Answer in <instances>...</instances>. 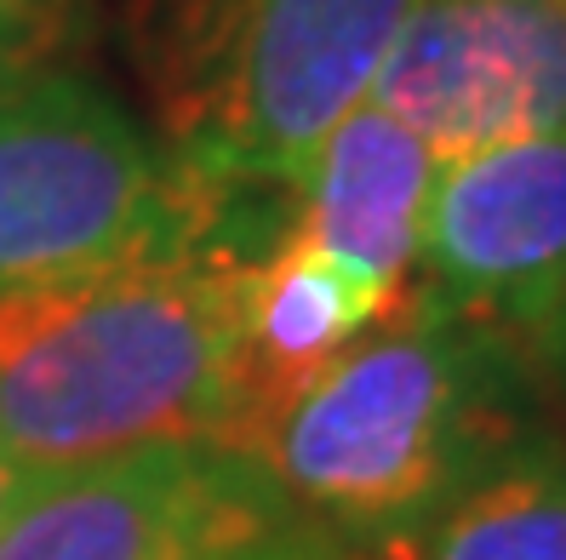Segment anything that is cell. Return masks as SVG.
Wrapping results in <instances>:
<instances>
[{
	"mask_svg": "<svg viewBox=\"0 0 566 560\" xmlns=\"http://www.w3.org/2000/svg\"><path fill=\"white\" fill-rule=\"evenodd\" d=\"M510 355L418 286L247 441L281 509L407 538L515 446Z\"/></svg>",
	"mask_w": 566,
	"mask_h": 560,
	"instance_id": "cell-2",
	"label": "cell"
},
{
	"mask_svg": "<svg viewBox=\"0 0 566 560\" xmlns=\"http://www.w3.org/2000/svg\"><path fill=\"white\" fill-rule=\"evenodd\" d=\"M247 263L201 241L0 292V452L23 475L172 441L241 452Z\"/></svg>",
	"mask_w": 566,
	"mask_h": 560,
	"instance_id": "cell-1",
	"label": "cell"
},
{
	"mask_svg": "<svg viewBox=\"0 0 566 560\" xmlns=\"http://www.w3.org/2000/svg\"><path fill=\"white\" fill-rule=\"evenodd\" d=\"M86 0H0V92L52 70V57L75 41Z\"/></svg>",
	"mask_w": 566,
	"mask_h": 560,
	"instance_id": "cell-11",
	"label": "cell"
},
{
	"mask_svg": "<svg viewBox=\"0 0 566 560\" xmlns=\"http://www.w3.org/2000/svg\"><path fill=\"white\" fill-rule=\"evenodd\" d=\"M373 104L441 167L566 131V0H412Z\"/></svg>",
	"mask_w": 566,
	"mask_h": 560,
	"instance_id": "cell-7",
	"label": "cell"
},
{
	"mask_svg": "<svg viewBox=\"0 0 566 560\" xmlns=\"http://www.w3.org/2000/svg\"><path fill=\"white\" fill-rule=\"evenodd\" d=\"M23 486H29V475L12 464L7 452H0V520H7V509L18 504V492H23Z\"/></svg>",
	"mask_w": 566,
	"mask_h": 560,
	"instance_id": "cell-12",
	"label": "cell"
},
{
	"mask_svg": "<svg viewBox=\"0 0 566 560\" xmlns=\"http://www.w3.org/2000/svg\"><path fill=\"white\" fill-rule=\"evenodd\" d=\"M412 286L515 355L544 349L566 309V131L441 167Z\"/></svg>",
	"mask_w": 566,
	"mask_h": 560,
	"instance_id": "cell-6",
	"label": "cell"
},
{
	"mask_svg": "<svg viewBox=\"0 0 566 560\" xmlns=\"http://www.w3.org/2000/svg\"><path fill=\"white\" fill-rule=\"evenodd\" d=\"M538 355H549V360H555V367L566 372V309H560V320L549 326V338H544V349H538Z\"/></svg>",
	"mask_w": 566,
	"mask_h": 560,
	"instance_id": "cell-14",
	"label": "cell"
},
{
	"mask_svg": "<svg viewBox=\"0 0 566 560\" xmlns=\"http://www.w3.org/2000/svg\"><path fill=\"white\" fill-rule=\"evenodd\" d=\"M412 0H172V167L223 218L241 194H297L373 81Z\"/></svg>",
	"mask_w": 566,
	"mask_h": 560,
	"instance_id": "cell-3",
	"label": "cell"
},
{
	"mask_svg": "<svg viewBox=\"0 0 566 560\" xmlns=\"http://www.w3.org/2000/svg\"><path fill=\"white\" fill-rule=\"evenodd\" d=\"M441 183V160L412 131L384 115L373 97L355 104L321 155L310 160V178L297 189V235H310L360 281L401 298L418 275L423 218Z\"/></svg>",
	"mask_w": 566,
	"mask_h": 560,
	"instance_id": "cell-8",
	"label": "cell"
},
{
	"mask_svg": "<svg viewBox=\"0 0 566 560\" xmlns=\"http://www.w3.org/2000/svg\"><path fill=\"white\" fill-rule=\"evenodd\" d=\"M401 298H389L384 286L344 270L338 257L321 252L297 229H286L270 246V257H252L241 286V389H247L241 452L332 355H344Z\"/></svg>",
	"mask_w": 566,
	"mask_h": 560,
	"instance_id": "cell-9",
	"label": "cell"
},
{
	"mask_svg": "<svg viewBox=\"0 0 566 560\" xmlns=\"http://www.w3.org/2000/svg\"><path fill=\"white\" fill-rule=\"evenodd\" d=\"M275 520L281 498L252 457L172 441L29 475L0 520V560H235Z\"/></svg>",
	"mask_w": 566,
	"mask_h": 560,
	"instance_id": "cell-5",
	"label": "cell"
},
{
	"mask_svg": "<svg viewBox=\"0 0 566 560\" xmlns=\"http://www.w3.org/2000/svg\"><path fill=\"white\" fill-rule=\"evenodd\" d=\"M235 560H326V554H310V549H275V543H263V549H247Z\"/></svg>",
	"mask_w": 566,
	"mask_h": 560,
	"instance_id": "cell-13",
	"label": "cell"
},
{
	"mask_svg": "<svg viewBox=\"0 0 566 560\" xmlns=\"http://www.w3.org/2000/svg\"><path fill=\"white\" fill-rule=\"evenodd\" d=\"M378 560H566V452L510 446Z\"/></svg>",
	"mask_w": 566,
	"mask_h": 560,
	"instance_id": "cell-10",
	"label": "cell"
},
{
	"mask_svg": "<svg viewBox=\"0 0 566 560\" xmlns=\"http://www.w3.org/2000/svg\"><path fill=\"white\" fill-rule=\"evenodd\" d=\"M218 229L104 86L41 70L0 92V292L201 246Z\"/></svg>",
	"mask_w": 566,
	"mask_h": 560,
	"instance_id": "cell-4",
	"label": "cell"
}]
</instances>
